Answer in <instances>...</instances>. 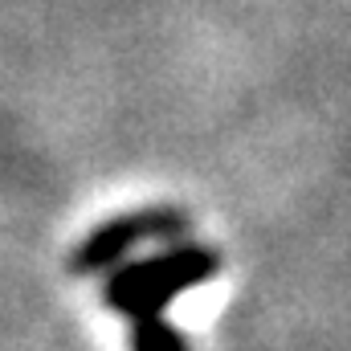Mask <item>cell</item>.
Wrapping results in <instances>:
<instances>
[{
  "instance_id": "6da1fadb",
  "label": "cell",
  "mask_w": 351,
  "mask_h": 351,
  "mask_svg": "<svg viewBox=\"0 0 351 351\" xmlns=\"http://www.w3.org/2000/svg\"><path fill=\"white\" fill-rule=\"evenodd\" d=\"M106 286H102V302L123 315H152V311H168L180 294L213 282L221 274V254L196 241H168L160 254L152 258H123L119 265L106 269Z\"/></svg>"
},
{
  "instance_id": "7a4b0ae2",
  "label": "cell",
  "mask_w": 351,
  "mask_h": 351,
  "mask_svg": "<svg viewBox=\"0 0 351 351\" xmlns=\"http://www.w3.org/2000/svg\"><path fill=\"white\" fill-rule=\"evenodd\" d=\"M184 233H188V213H180V208H139V213L110 217L74 245L70 274H78V278L106 274L110 265L131 258V250L139 241H176Z\"/></svg>"
},
{
  "instance_id": "3957f363",
  "label": "cell",
  "mask_w": 351,
  "mask_h": 351,
  "mask_svg": "<svg viewBox=\"0 0 351 351\" xmlns=\"http://www.w3.org/2000/svg\"><path fill=\"white\" fill-rule=\"evenodd\" d=\"M131 331H127V343L135 351H188V335L164 319V311H152V315H135L127 319Z\"/></svg>"
}]
</instances>
